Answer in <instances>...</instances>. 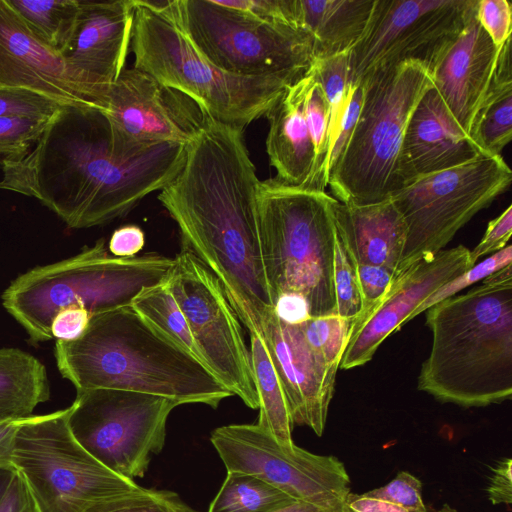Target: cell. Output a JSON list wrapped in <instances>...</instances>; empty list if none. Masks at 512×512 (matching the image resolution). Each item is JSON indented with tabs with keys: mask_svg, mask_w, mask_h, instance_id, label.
<instances>
[{
	"mask_svg": "<svg viewBox=\"0 0 512 512\" xmlns=\"http://www.w3.org/2000/svg\"><path fill=\"white\" fill-rule=\"evenodd\" d=\"M344 512H411L392 502L369 496L366 493L350 492L344 501Z\"/></svg>",
	"mask_w": 512,
	"mask_h": 512,
	"instance_id": "obj_51",
	"label": "cell"
},
{
	"mask_svg": "<svg viewBox=\"0 0 512 512\" xmlns=\"http://www.w3.org/2000/svg\"><path fill=\"white\" fill-rule=\"evenodd\" d=\"M173 16L191 44L218 68L240 76H305L313 44L300 28L253 18L217 0H172Z\"/></svg>",
	"mask_w": 512,
	"mask_h": 512,
	"instance_id": "obj_11",
	"label": "cell"
},
{
	"mask_svg": "<svg viewBox=\"0 0 512 512\" xmlns=\"http://www.w3.org/2000/svg\"><path fill=\"white\" fill-rule=\"evenodd\" d=\"M237 317L249 319L241 314ZM250 321L269 353L293 426H307L322 436L338 369L330 367L307 343L300 324L281 321L274 309L260 320Z\"/></svg>",
	"mask_w": 512,
	"mask_h": 512,
	"instance_id": "obj_17",
	"label": "cell"
},
{
	"mask_svg": "<svg viewBox=\"0 0 512 512\" xmlns=\"http://www.w3.org/2000/svg\"><path fill=\"white\" fill-rule=\"evenodd\" d=\"M210 440L227 471L253 475L296 501L344 506L351 492L338 458L284 446L257 424L218 427Z\"/></svg>",
	"mask_w": 512,
	"mask_h": 512,
	"instance_id": "obj_15",
	"label": "cell"
},
{
	"mask_svg": "<svg viewBox=\"0 0 512 512\" xmlns=\"http://www.w3.org/2000/svg\"><path fill=\"white\" fill-rule=\"evenodd\" d=\"M436 512H457L454 508H452L448 504H444L439 510Z\"/></svg>",
	"mask_w": 512,
	"mask_h": 512,
	"instance_id": "obj_55",
	"label": "cell"
},
{
	"mask_svg": "<svg viewBox=\"0 0 512 512\" xmlns=\"http://www.w3.org/2000/svg\"><path fill=\"white\" fill-rule=\"evenodd\" d=\"M351 322L339 316L310 317L300 323L307 343L333 368L338 369Z\"/></svg>",
	"mask_w": 512,
	"mask_h": 512,
	"instance_id": "obj_34",
	"label": "cell"
},
{
	"mask_svg": "<svg viewBox=\"0 0 512 512\" xmlns=\"http://www.w3.org/2000/svg\"><path fill=\"white\" fill-rule=\"evenodd\" d=\"M91 315L82 308H67L59 311L51 323L53 338L63 341L76 340L89 325Z\"/></svg>",
	"mask_w": 512,
	"mask_h": 512,
	"instance_id": "obj_46",
	"label": "cell"
},
{
	"mask_svg": "<svg viewBox=\"0 0 512 512\" xmlns=\"http://www.w3.org/2000/svg\"><path fill=\"white\" fill-rule=\"evenodd\" d=\"M511 180L512 171L501 155L480 154L392 193L406 226L393 279L443 250L466 223L510 187Z\"/></svg>",
	"mask_w": 512,
	"mask_h": 512,
	"instance_id": "obj_10",
	"label": "cell"
},
{
	"mask_svg": "<svg viewBox=\"0 0 512 512\" xmlns=\"http://www.w3.org/2000/svg\"><path fill=\"white\" fill-rule=\"evenodd\" d=\"M219 4L258 20L297 27L293 0H217ZM298 28V27H297Z\"/></svg>",
	"mask_w": 512,
	"mask_h": 512,
	"instance_id": "obj_43",
	"label": "cell"
},
{
	"mask_svg": "<svg viewBox=\"0 0 512 512\" xmlns=\"http://www.w3.org/2000/svg\"><path fill=\"white\" fill-rule=\"evenodd\" d=\"M0 87L27 90L63 105L103 110L60 52L44 42L0 0Z\"/></svg>",
	"mask_w": 512,
	"mask_h": 512,
	"instance_id": "obj_18",
	"label": "cell"
},
{
	"mask_svg": "<svg viewBox=\"0 0 512 512\" xmlns=\"http://www.w3.org/2000/svg\"><path fill=\"white\" fill-rule=\"evenodd\" d=\"M54 353L59 372L76 390H127L212 408L233 396L201 361L131 306L91 316L83 335L57 340Z\"/></svg>",
	"mask_w": 512,
	"mask_h": 512,
	"instance_id": "obj_4",
	"label": "cell"
},
{
	"mask_svg": "<svg viewBox=\"0 0 512 512\" xmlns=\"http://www.w3.org/2000/svg\"><path fill=\"white\" fill-rule=\"evenodd\" d=\"M273 512H344V506H330L305 501H293Z\"/></svg>",
	"mask_w": 512,
	"mask_h": 512,
	"instance_id": "obj_53",
	"label": "cell"
},
{
	"mask_svg": "<svg viewBox=\"0 0 512 512\" xmlns=\"http://www.w3.org/2000/svg\"><path fill=\"white\" fill-rule=\"evenodd\" d=\"M478 0H375L367 26L349 50L352 86L404 61L433 66Z\"/></svg>",
	"mask_w": 512,
	"mask_h": 512,
	"instance_id": "obj_14",
	"label": "cell"
},
{
	"mask_svg": "<svg viewBox=\"0 0 512 512\" xmlns=\"http://www.w3.org/2000/svg\"><path fill=\"white\" fill-rule=\"evenodd\" d=\"M361 83L364 99L356 125L328 178L333 198L360 205L394 192L406 126L433 78L427 65L409 60L377 70Z\"/></svg>",
	"mask_w": 512,
	"mask_h": 512,
	"instance_id": "obj_8",
	"label": "cell"
},
{
	"mask_svg": "<svg viewBox=\"0 0 512 512\" xmlns=\"http://www.w3.org/2000/svg\"><path fill=\"white\" fill-rule=\"evenodd\" d=\"M62 105L31 91L0 87V117L20 116L47 119Z\"/></svg>",
	"mask_w": 512,
	"mask_h": 512,
	"instance_id": "obj_39",
	"label": "cell"
},
{
	"mask_svg": "<svg viewBox=\"0 0 512 512\" xmlns=\"http://www.w3.org/2000/svg\"><path fill=\"white\" fill-rule=\"evenodd\" d=\"M364 89L363 83L352 86L345 111L330 149L329 170L343 153L353 133L362 107Z\"/></svg>",
	"mask_w": 512,
	"mask_h": 512,
	"instance_id": "obj_44",
	"label": "cell"
},
{
	"mask_svg": "<svg viewBox=\"0 0 512 512\" xmlns=\"http://www.w3.org/2000/svg\"><path fill=\"white\" fill-rule=\"evenodd\" d=\"M89 512H199L169 490H138L103 502Z\"/></svg>",
	"mask_w": 512,
	"mask_h": 512,
	"instance_id": "obj_35",
	"label": "cell"
},
{
	"mask_svg": "<svg viewBox=\"0 0 512 512\" xmlns=\"http://www.w3.org/2000/svg\"><path fill=\"white\" fill-rule=\"evenodd\" d=\"M476 17L498 49L511 38L512 4L509 1L478 0Z\"/></svg>",
	"mask_w": 512,
	"mask_h": 512,
	"instance_id": "obj_41",
	"label": "cell"
},
{
	"mask_svg": "<svg viewBox=\"0 0 512 512\" xmlns=\"http://www.w3.org/2000/svg\"><path fill=\"white\" fill-rule=\"evenodd\" d=\"M487 496L493 505L512 503V460L501 459L492 469L487 486Z\"/></svg>",
	"mask_w": 512,
	"mask_h": 512,
	"instance_id": "obj_48",
	"label": "cell"
},
{
	"mask_svg": "<svg viewBox=\"0 0 512 512\" xmlns=\"http://www.w3.org/2000/svg\"><path fill=\"white\" fill-rule=\"evenodd\" d=\"M333 215L337 235L354 263L383 266L395 274L406 226L390 197L361 205L335 200Z\"/></svg>",
	"mask_w": 512,
	"mask_h": 512,
	"instance_id": "obj_23",
	"label": "cell"
},
{
	"mask_svg": "<svg viewBox=\"0 0 512 512\" xmlns=\"http://www.w3.org/2000/svg\"><path fill=\"white\" fill-rule=\"evenodd\" d=\"M22 419L0 422V470L15 471L13 467V452L16 434Z\"/></svg>",
	"mask_w": 512,
	"mask_h": 512,
	"instance_id": "obj_52",
	"label": "cell"
},
{
	"mask_svg": "<svg viewBox=\"0 0 512 512\" xmlns=\"http://www.w3.org/2000/svg\"><path fill=\"white\" fill-rule=\"evenodd\" d=\"M145 244V234L136 225H126L113 232L108 249L114 257L130 258L142 250Z\"/></svg>",
	"mask_w": 512,
	"mask_h": 512,
	"instance_id": "obj_49",
	"label": "cell"
},
{
	"mask_svg": "<svg viewBox=\"0 0 512 512\" xmlns=\"http://www.w3.org/2000/svg\"><path fill=\"white\" fill-rule=\"evenodd\" d=\"M480 154L483 153L454 120L437 90L431 87L419 100L406 126L394 192Z\"/></svg>",
	"mask_w": 512,
	"mask_h": 512,
	"instance_id": "obj_20",
	"label": "cell"
},
{
	"mask_svg": "<svg viewBox=\"0 0 512 512\" xmlns=\"http://www.w3.org/2000/svg\"><path fill=\"white\" fill-rule=\"evenodd\" d=\"M131 48L133 67L164 88L184 94L203 115L242 128L266 115L302 78L240 76L218 68L191 44L173 16L170 1L134 0Z\"/></svg>",
	"mask_w": 512,
	"mask_h": 512,
	"instance_id": "obj_5",
	"label": "cell"
},
{
	"mask_svg": "<svg viewBox=\"0 0 512 512\" xmlns=\"http://www.w3.org/2000/svg\"><path fill=\"white\" fill-rule=\"evenodd\" d=\"M15 471L0 470V500L3 497Z\"/></svg>",
	"mask_w": 512,
	"mask_h": 512,
	"instance_id": "obj_54",
	"label": "cell"
},
{
	"mask_svg": "<svg viewBox=\"0 0 512 512\" xmlns=\"http://www.w3.org/2000/svg\"><path fill=\"white\" fill-rule=\"evenodd\" d=\"M0 512H40L24 478L17 471L0 500Z\"/></svg>",
	"mask_w": 512,
	"mask_h": 512,
	"instance_id": "obj_47",
	"label": "cell"
},
{
	"mask_svg": "<svg viewBox=\"0 0 512 512\" xmlns=\"http://www.w3.org/2000/svg\"><path fill=\"white\" fill-rule=\"evenodd\" d=\"M164 88L147 73L124 69L111 85L104 112L129 139L145 144H188L199 123L186 122L165 99Z\"/></svg>",
	"mask_w": 512,
	"mask_h": 512,
	"instance_id": "obj_22",
	"label": "cell"
},
{
	"mask_svg": "<svg viewBox=\"0 0 512 512\" xmlns=\"http://www.w3.org/2000/svg\"><path fill=\"white\" fill-rule=\"evenodd\" d=\"M293 501L296 500L253 475L227 471L208 512H273Z\"/></svg>",
	"mask_w": 512,
	"mask_h": 512,
	"instance_id": "obj_30",
	"label": "cell"
},
{
	"mask_svg": "<svg viewBox=\"0 0 512 512\" xmlns=\"http://www.w3.org/2000/svg\"><path fill=\"white\" fill-rule=\"evenodd\" d=\"M69 411L23 418L16 434L13 467L40 512H89L141 487L106 468L76 441Z\"/></svg>",
	"mask_w": 512,
	"mask_h": 512,
	"instance_id": "obj_9",
	"label": "cell"
},
{
	"mask_svg": "<svg viewBox=\"0 0 512 512\" xmlns=\"http://www.w3.org/2000/svg\"><path fill=\"white\" fill-rule=\"evenodd\" d=\"M260 182L244 128L202 114L180 170L158 194L182 247L219 279L235 313L252 321L274 309L262 253Z\"/></svg>",
	"mask_w": 512,
	"mask_h": 512,
	"instance_id": "obj_2",
	"label": "cell"
},
{
	"mask_svg": "<svg viewBox=\"0 0 512 512\" xmlns=\"http://www.w3.org/2000/svg\"><path fill=\"white\" fill-rule=\"evenodd\" d=\"M335 315L352 322L362 310V294L355 264L337 235L334 256Z\"/></svg>",
	"mask_w": 512,
	"mask_h": 512,
	"instance_id": "obj_36",
	"label": "cell"
},
{
	"mask_svg": "<svg viewBox=\"0 0 512 512\" xmlns=\"http://www.w3.org/2000/svg\"><path fill=\"white\" fill-rule=\"evenodd\" d=\"M432 346L417 389L443 403L485 407L512 396V264L431 306Z\"/></svg>",
	"mask_w": 512,
	"mask_h": 512,
	"instance_id": "obj_3",
	"label": "cell"
},
{
	"mask_svg": "<svg viewBox=\"0 0 512 512\" xmlns=\"http://www.w3.org/2000/svg\"><path fill=\"white\" fill-rule=\"evenodd\" d=\"M329 108V156L351 90L349 51L329 57L315 58L310 66Z\"/></svg>",
	"mask_w": 512,
	"mask_h": 512,
	"instance_id": "obj_33",
	"label": "cell"
},
{
	"mask_svg": "<svg viewBox=\"0 0 512 512\" xmlns=\"http://www.w3.org/2000/svg\"><path fill=\"white\" fill-rule=\"evenodd\" d=\"M274 313L287 324H300L310 318L309 307L304 298L297 294L284 293L274 302Z\"/></svg>",
	"mask_w": 512,
	"mask_h": 512,
	"instance_id": "obj_50",
	"label": "cell"
},
{
	"mask_svg": "<svg viewBox=\"0 0 512 512\" xmlns=\"http://www.w3.org/2000/svg\"><path fill=\"white\" fill-rule=\"evenodd\" d=\"M476 8L430 69L433 87L467 135L490 86L500 51L478 22Z\"/></svg>",
	"mask_w": 512,
	"mask_h": 512,
	"instance_id": "obj_21",
	"label": "cell"
},
{
	"mask_svg": "<svg viewBox=\"0 0 512 512\" xmlns=\"http://www.w3.org/2000/svg\"><path fill=\"white\" fill-rule=\"evenodd\" d=\"M335 200L276 178L260 182L262 253L273 305L279 295L292 293L305 299L310 317L335 314Z\"/></svg>",
	"mask_w": 512,
	"mask_h": 512,
	"instance_id": "obj_7",
	"label": "cell"
},
{
	"mask_svg": "<svg viewBox=\"0 0 512 512\" xmlns=\"http://www.w3.org/2000/svg\"><path fill=\"white\" fill-rule=\"evenodd\" d=\"M468 136L488 156L500 155L512 138L511 38L499 51L490 86Z\"/></svg>",
	"mask_w": 512,
	"mask_h": 512,
	"instance_id": "obj_26",
	"label": "cell"
},
{
	"mask_svg": "<svg viewBox=\"0 0 512 512\" xmlns=\"http://www.w3.org/2000/svg\"><path fill=\"white\" fill-rule=\"evenodd\" d=\"M375 0H293L295 24L312 40L315 58L349 51L362 36Z\"/></svg>",
	"mask_w": 512,
	"mask_h": 512,
	"instance_id": "obj_25",
	"label": "cell"
},
{
	"mask_svg": "<svg viewBox=\"0 0 512 512\" xmlns=\"http://www.w3.org/2000/svg\"><path fill=\"white\" fill-rule=\"evenodd\" d=\"M362 294V310L353 320L366 317L388 291L394 273L390 269L364 263H354Z\"/></svg>",
	"mask_w": 512,
	"mask_h": 512,
	"instance_id": "obj_42",
	"label": "cell"
},
{
	"mask_svg": "<svg viewBox=\"0 0 512 512\" xmlns=\"http://www.w3.org/2000/svg\"><path fill=\"white\" fill-rule=\"evenodd\" d=\"M20 18L49 46L62 53L78 19L80 0H6Z\"/></svg>",
	"mask_w": 512,
	"mask_h": 512,
	"instance_id": "obj_29",
	"label": "cell"
},
{
	"mask_svg": "<svg viewBox=\"0 0 512 512\" xmlns=\"http://www.w3.org/2000/svg\"><path fill=\"white\" fill-rule=\"evenodd\" d=\"M512 264V246L507 245L500 251L493 253L466 272L458 275L437 289L433 294L427 297L408 317V321L415 318L422 312L428 310L434 304L456 295L462 289L485 279L492 273Z\"/></svg>",
	"mask_w": 512,
	"mask_h": 512,
	"instance_id": "obj_38",
	"label": "cell"
},
{
	"mask_svg": "<svg viewBox=\"0 0 512 512\" xmlns=\"http://www.w3.org/2000/svg\"><path fill=\"white\" fill-rule=\"evenodd\" d=\"M173 264L174 258L158 254L111 256L100 239L73 257L20 275L3 292L2 304L32 342H44L53 338L59 311L77 307L93 316L130 306L144 289L165 281Z\"/></svg>",
	"mask_w": 512,
	"mask_h": 512,
	"instance_id": "obj_6",
	"label": "cell"
},
{
	"mask_svg": "<svg viewBox=\"0 0 512 512\" xmlns=\"http://www.w3.org/2000/svg\"><path fill=\"white\" fill-rule=\"evenodd\" d=\"M186 146L138 143L103 110L62 105L28 154L1 166L0 189L37 199L70 228L102 225L163 189Z\"/></svg>",
	"mask_w": 512,
	"mask_h": 512,
	"instance_id": "obj_1",
	"label": "cell"
},
{
	"mask_svg": "<svg viewBox=\"0 0 512 512\" xmlns=\"http://www.w3.org/2000/svg\"><path fill=\"white\" fill-rule=\"evenodd\" d=\"M48 119L0 117V166L25 157L41 136Z\"/></svg>",
	"mask_w": 512,
	"mask_h": 512,
	"instance_id": "obj_37",
	"label": "cell"
},
{
	"mask_svg": "<svg viewBox=\"0 0 512 512\" xmlns=\"http://www.w3.org/2000/svg\"><path fill=\"white\" fill-rule=\"evenodd\" d=\"M134 0H80L73 36L61 53L100 100L104 110L111 85L125 69L131 46Z\"/></svg>",
	"mask_w": 512,
	"mask_h": 512,
	"instance_id": "obj_19",
	"label": "cell"
},
{
	"mask_svg": "<svg viewBox=\"0 0 512 512\" xmlns=\"http://www.w3.org/2000/svg\"><path fill=\"white\" fill-rule=\"evenodd\" d=\"M166 282L204 365L246 406L258 409L249 350L219 279L194 253L182 247Z\"/></svg>",
	"mask_w": 512,
	"mask_h": 512,
	"instance_id": "obj_13",
	"label": "cell"
},
{
	"mask_svg": "<svg viewBox=\"0 0 512 512\" xmlns=\"http://www.w3.org/2000/svg\"><path fill=\"white\" fill-rule=\"evenodd\" d=\"M474 265L470 250L458 245L422 259L394 278L372 311L351 322L339 368L348 370L368 363L381 343L407 323L418 305Z\"/></svg>",
	"mask_w": 512,
	"mask_h": 512,
	"instance_id": "obj_16",
	"label": "cell"
},
{
	"mask_svg": "<svg viewBox=\"0 0 512 512\" xmlns=\"http://www.w3.org/2000/svg\"><path fill=\"white\" fill-rule=\"evenodd\" d=\"M171 399L118 389L77 390L68 426L76 441L114 473L143 477L166 439Z\"/></svg>",
	"mask_w": 512,
	"mask_h": 512,
	"instance_id": "obj_12",
	"label": "cell"
},
{
	"mask_svg": "<svg viewBox=\"0 0 512 512\" xmlns=\"http://www.w3.org/2000/svg\"><path fill=\"white\" fill-rule=\"evenodd\" d=\"M50 396L44 365L17 348L0 349V422L32 415Z\"/></svg>",
	"mask_w": 512,
	"mask_h": 512,
	"instance_id": "obj_27",
	"label": "cell"
},
{
	"mask_svg": "<svg viewBox=\"0 0 512 512\" xmlns=\"http://www.w3.org/2000/svg\"><path fill=\"white\" fill-rule=\"evenodd\" d=\"M365 493L402 506L411 512H427L422 499V483L406 471L399 472L386 485Z\"/></svg>",
	"mask_w": 512,
	"mask_h": 512,
	"instance_id": "obj_40",
	"label": "cell"
},
{
	"mask_svg": "<svg viewBox=\"0 0 512 512\" xmlns=\"http://www.w3.org/2000/svg\"><path fill=\"white\" fill-rule=\"evenodd\" d=\"M306 80L304 115L315 154L314 169L307 189L325 191L329 178V108L310 68Z\"/></svg>",
	"mask_w": 512,
	"mask_h": 512,
	"instance_id": "obj_32",
	"label": "cell"
},
{
	"mask_svg": "<svg viewBox=\"0 0 512 512\" xmlns=\"http://www.w3.org/2000/svg\"><path fill=\"white\" fill-rule=\"evenodd\" d=\"M130 306L156 330L202 362L185 316L166 280L144 289Z\"/></svg>",
	"mask_w": 512,
	"mask_h": 512,
	"instance_id": "obj_31",
	"label": "cell"
},
{
	"mask_svg": "<svg viewBox=\"0 0 512 512\" xmlns=\"http://www.w3.org/2000/svg\"><path fill=\"white\" fill-rule=\"evenodd\" d=\"M512 234V206L509 205L497 218L491 220L486 231L473 250H470L471 261H476L487 254L496 253L507 246Z\"/></svg>",
	"mask_w": 512,
	"mask_h": 512,
	"instance_id": "obj_45",
	"label": "cell"
},
{
	"mask_svg": "<svg viewBox=\"0 0 512 512\" xmlns=\"http://www.w3.org/2000/svg\"><path fill=\"white\" fill-rule=\"evenodd\" d=\"M306 81L305 74L266 113L269 120L266 151L277 171V180L307 189L315 154L304 115Z\"/></svg>",
	"mask_w": 512,
	"mask_h": 512,
	"instance_id": "obj_24",
	"label": "cell"
},
{
	"mask_svg": "<svg viewBox=\"0 0 512 512\" xmlns=\"http://www.w3.org/2000/svg\"><path fill=\"white\" fill-rule=\"evenodd\" d=\"M248 331L250 362L259 400L257 425L271 433L282 445L291 447L293 424L279 378L257 327L246 317H238Z\"/></svg>",
	"mask_w": 512,
	"mask_h": 512,
	"instance_id": "obj_28",
	"label": "cell"
}]
</instances>
